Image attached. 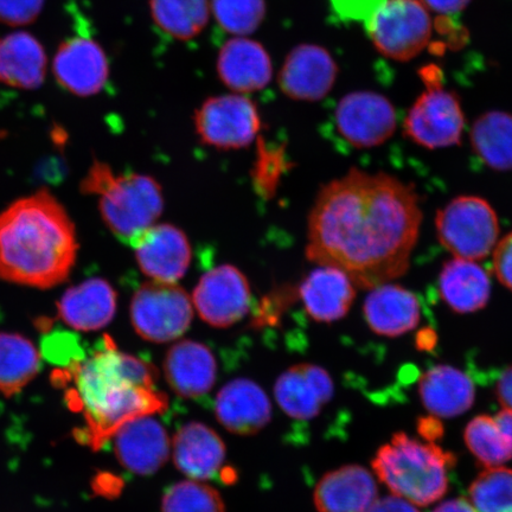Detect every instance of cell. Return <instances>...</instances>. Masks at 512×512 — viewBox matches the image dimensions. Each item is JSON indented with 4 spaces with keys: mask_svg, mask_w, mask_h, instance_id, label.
I'll return each instance as SVG.
<instances>
[{
    "mask_svg": "<svg viewBox=\"0 0 512 512\" xmlns=\"http://www.w3.org/2000/svg\"><path fill=\"white\" fill-rule=\"evenodd\" d=\"M162 512H226V505L213 486L188 478L165 492Z\"/></svg>",
    "mask_w": 512,
    "mask_h": 512,
    "instance_id": "obj_34",
    "label": "cell"
},
{
    "mask_svg": "<svg viewBox=\"0 0 512 512\" xmlns=\"http://www.w3.org/2000/svg\"><path fill=\"white\" fill-rule=\"evenodd\" d=\"M420 2L438 14L452 15L464 10L471 0H420Z\"/></svg>",
    "mask_w": 512,
    "mask_h": 512,
    "instance_id": "obj_42",
    "label": "cell"
},
{
    "mask_svg": "<svg viewBox=\"0 0 512 512\" xmlns=\"http://www.w3.org/2000/svg\"><path fill=\"white\" fill-rule=\"evenodd\" d=\"M426 91L407 113L406 137L426 149L437 150L462 143L466 120L458 96L441 85L437 67L421 70Z\"/></svg>",
    "mask_w": 512,
    "mask_h": 512,
    "instance_id": "obj_6",
    "label": "cell"
},
{
    "mask_svg": "<svg viewBox=\"0 0 512 512\" xmlns=\"http://www.w3.org/2000/svg\"><path fill=\"white\" fill-rule=\"evenodd\" d=\"M438 337L432 329H424L416 335V348L421 351H431L437 345Z\"/></svg>",
    "mask_w": 512,
    "mask_h": 512,
    "instance_id": "obj_44",
    "label": "cell"
},
{
    "mask_svg": "<svg viewBox=\"0 0 512 512\" xmlns=\"http://www.w3.org/2000/svg\"><path fill=\"white\" fill-rule=\"evenodd\" d=\"M134 331L151 343L177 341L190 328L194 305L189 294L176 283H150L140 286L130 307Z\"/></svg>",
    "mask_w": 512,
    "mask_h": 512,
    "instance_id": "obj_8",
    "label": "cell"
},
{
    "mask_svg": "<svg viewBox=\"0 0 512 512\" xmlns=\"http://www.w3.org/2000/svg\"><path fill=\"white\" fill-rule=\"evenodd\" d=\"M421 224L412 187L384 172L352 169L320 190L309 217L306 256L371 290L407 273Z\"/></svg>",
    "mask_w": 512,
    "mask_h": 512,
    "instance_id": "obj_1",
    "label": "cell"
},
{
    "mask_svg": "<svg viewBox=\"0 0 512 512\" xmlns=\"http://www.w3.org/2000/svg\"><path fill=\"white\" fill-rule=\"evenodd\" d=\"M433 512H477L470 501L465 498L451 499L440 504Z\"/></svg>",
    "mask_w": 512,
    "mask_h": 512,
    "instance_id": "obj_43",
    "label": "cell"
},
{
    "mask_svg": "<svg viewBox=\"0 0 512 512\" xmlns=\"http://www.w3.org/2000/svg\"><path fill=\"white\" fill-rule=\"evenodd\" d=\"M456 457L434 443L396 433L377 451L373 470L393 495L405 498L416 507L438 502L448 489L447 472Z\"/></svg>",
    "mask_w": 512,
    "mask_h": 512,
    "instance_id": "obj_4",
    "label": "cell"
},
{
    "mask_svg": "<svg viewBox=\"0 0 512 512\" xmlns=\"http://www.w3.org/2000/svg\"><path fill=\"white\" fill-rule=\"evenodd\" d=\"M78 238L67 210L40 190L0 211V279L41 288L69 278L78 258Z\"/></svg>",
    "mask_w": 512,
    "mask_h": 512,
    "instance_id": "obj_3",
    "label": "cell"
},
{
    "mask_svg": "<svg viewBox=\"0 0 512 512\" xmlns=\"http://www.w3.org/2000/svg\"><path fill=\"white\" fill-rule=\"evenodd\" d=\"M467 448L486 467L502 466L512 459V411L478 415L464 432Z\"/></svg>",
    "mask_w": 512,
    "mask_h": 512,
    "instance_id": "obj_29",
    "label": "cell"
},
{
    "mask_svg": "<svg viewBox=\"0 0 512 512\" xmlns=\"http://www.w3.org/2000/svg\"><path fill=\"white\" fill-rule=\"evenodd\" d=\"M368 512H420L416 505L406 501L405 498L392 495L383 498H377L371 505Z\"/></svg>",
    "mask_w": 512,
    "mask_h": 512,
    "instance_id": "obj_39",
    "label": "cell"
},
{
    "mask_svg": "<svg viewBox=\"0 0 512 512\" xmlns=\"http://www.w3.org/2000/svg\"><path fill=\"white\" fill-rule=\"evenodd\" d=\"M118 296L108 281L92 278L68 288L57 303L64 324L81 332L106 328L117 312Z\"/></svg>",
    "mask_w": 512,
    "mask_h": 512,
    "instance_id": "obj_24",
    "label": "cell"
},
{
    "mask_svg": "<svg viewBox=\"0 0 512 512\" xmlns=\"http://www.w3.org/2000/svg\"><path fill=\"white\" fill-rule=\"evenodd\" d=\"M363 313L376 335L399 337L418 326L421 304L412 291L387 283L371 288L364 300Z\"/></svg>",
    "mask_w": 512,
    "mask_h": 512,
    "instance_id": "obj_25",
    "label": "cell"
},
{
    "mask_svg": "<svg viewBox=\"0 0 512 512\" xmlns=\"http://www.w3.org/2000/svg\"><path fill=\"white\" fill-rule=\"evenodd\" d=\"M299 297L315 322L335 323L348 315L356 299V286L339 268L318 266L300 284Z\"/></svg>",
    "mask_w": 512,
    "mask_h": 512,
    "instance_id": "obj_22",
    "label": "cell"
},
{
    "mask_svg": "<svg viewBox=\"0 0 512 512\" xmlns=\"http://www.w3.org/2000/svg\"><path fill=\"white\" fill-rule=\"evenodd\" d=\"M366 28L376 49L400 62L421 54L432 35L431 17L420 0H386Z\"/></svg>",
    "mask_w": 512,
    "mask_h": 512,
    "instance_id": "obj_9",
    "label": "cell"
},
{
    "mask_svg": "<svg viewBox=\"0 0 512 512\" xmlns=\"http://www.w3.org/2000/svg\"><path fill=\"white\" fill-rule=\"evenodd\" d=\"M216 68L224 85L240 94L261 91L273 76L271 57L265 47L246 36H235L223 44Z\"/></svg>",
    "mask_w": 512,
    "mask_h": 512,
    "instance_id": "obj_19",
    "label": "cell"
},
{
    "mask_svg": "<svg viewBox=\"0 0 512 512\" xmlns=\"http://www.w3.org/2000/svg\"><path fill=\"white\" fill-rule=\"evenodd\" d=\"M438 240L454 258L480 261L494 251L499 238L498 216L478 196H459L435 216Z\"/></svg>",
    "mask_w": 512,
    "mask_h": 512,
    "instance_id": "obj_7",
    "label": "cell"
},
{
    "mask_svg": "<svg viewBox=\"0 0 512 512\" xmlns=\"http://www.w3.org/2000/svg\"><path fill=\"white\" fill-rule=\"evenodd\" d=\"M56 380H68V405L85 420L78 438L95 451L125 422L168 408V398L156 386L155 368L120 351L107 337L100 349L70 363Z\"/></svg>",
    "mask_w": 512,
    "mask_h": 512,
    "instance_id": "obj_2",
    "label": "cell"
},
{
    "mask_svg": "<svg viewBox=\"0 0 512 512\" xmlns=\"http://www.w3.org/2000/svg\"><path fill=\"white\" fill-rule=\"evenodd\" d=\"M47 55L42 44L25 31L0 38V82L32 91L43 85Z\"/></svg>",
    "mask_w": 512,
    "mask_h": 512,
    "instance_id": "obj_28",
    "label": "cell"
},
{
    "mask_svg": "<svg viewBox=\"0 0 512 512\" xmlns=\"http://www.w3.org/2000/svg\"><path fill=\"white\" fill-rule=\"evenodd\" d=\"M495 393L502 407L512 411V364L499 377Z\"/></svg>",
    "mask_w": 512,
    "mask_h": 512,
    "instance_id": "obj_40",
    "label": "cell"
},
{
    "mask_svg": "<svg viewBox=\"0 0 512 512\" xmlns=\"http://www.w3.org/2000/svg\"><path fill=\"white\" fill-rule=\"evenodd\" d=\"M191 300L203 322L214 328H229L247 315L251 286L239 268L222 265L203 275Z\"/></svg>",
    "mask_w": 512,
    "mask_h": 512,
    "instance_id": "obj_11",
    "label": "cell"
},
{
    "mask_svg": "<svg viewBox=\"0 0 512 512\" xmlns=\"http://www.w3.org/2000/svg\"><path fill=\"white\" fill-rule=\"evenodd\" d=\"M376 499V480L360 465H345L326 473L313 492L318 512H368Z\"/></svg>",
    "mask_w": 512,
    "mask_h": 512,
    "instance_id": "obj_23",
    "label": "cell"
},
{
    "mask_svg": "<svg viewBox=\"0 0 512 512\" xmlns=\"http://www.w3.org/2000/svg\"><path fill=\"white\" fill-rule=\"evenodd\" d=\"M171 456L185 477L206 482L219 475L227 450L213 428L191 421L179 428L172 438Z\"/></svg>",
    "mask_w": 512,
    "mask_h": 512,
    "instance_id": "obj_20",
    "label": "cell"
},
{
    "mask_svg": "<svg viewBox=\"0 0 512 512\" xmlns=\"http://www.w3.org/2000/svg\"><path fill=\"white\" fill-rule=\"evenodd\" d=\"M150 10L157 27L178 41L200 35L211 12L209 0H150Z\"/></svg>",
    "mask_w": 512,
    "mask_h": 512,
    "instance_id": "obj_32",
    "label": "cell"
},
{
    "mask_svg": "<svg viewBox=\"0 0 512 512\" xmlns=\"http://www.w3.org/2000/svg\"><path fill=\"white\" fill-rule=\"evenodd\" d=\"M438 287L441 299L460 315L483 310L491 296L489 274L477 261L453 258L441 268Z\"/></svg>",
    "mask_w": 512,
    "mask_h": 512,
    "instance_id": "obj_27",
    "label": "cell"
},
{
    "mask_svg": "<svg viewBox=\"0 0 512 512\" xmlns=\"http://www.w3.org/2000/svg\"><path fill=\"white\" fill-rule=\"evenodd\" d=\"M53 70L62 88L85 98L100 93L110 76L104 49L87 37L64 41L55 55Z\"/></svg>",
    "mask_w": 512,
    "mask_h": 512,
    "instance_id": "obj_16",
    "label": "cell"
},
{
    "mask_svg": "<svg viewBox=\"0 0 512 512\" xmlns=\"http://www.w3.org/2000/svg\"><path fill=\"white\" fill-rule=\"evenodd\" d=\"M81 189L99 197V210L115 238L133 245L140 235L155 226L163 213L162 188L150 176L115 175L110 166L95 162L83 179Z\"/></svg>",
    "mask_w": 512,
    "mask_h": 512,
    "instance_id": "obj_5",
    "label": "cell"
},
{
    "mask_svg": "<svg viewBox=\"0 0 512 512\" xmlns=\"http://www.w3.org/2000/svg\"><path fill=\"white\" fill-rule=\"evenodd\" d=\"M335 120L338 133L357 149L386 143L398 126L392 102L382 94L368 91L345 95L338 102Z\"/></svg>",
    "mask_w": 512,
    "mask_h": 512,
    "instance_id": "obj_12",
    "label": "cell"
},
{
    "mask_svg": "<svg viewBox=\"0 0 512 512\" xmlns=\"http://www.w3.org/2000/svg\"><path fill=\"white\" fill-rule=\"evenodd\" d=\"M210 11L228 34L247 36L264 22L266 0H211Z\"/></svg>",
    "mask_w": 512,
    "mask_h": 512,
    "instance_id": "obj_35",
    "label": "cell"
},
{
    "mask_svg": "<svg viewBox=\"0 0 512 512\" xmlns=\"http://www.w3.org/2000/svg\"><path fill=\"white\" fill-rule=\"evenodd\" d=\"M195 127L202 143L219 150H238L254 142L261 119L251 99L229 94L204 101L195 114Z\"/></svg>",
    "mask_w": 512,
    "mask_h": 512,
    "instance_id": "obj_10",
    "label": "cell"
},
{
    "mask_svg": "<svg viewBox=\"0 0 512 512\" xmlns=\"http://www.w3.org/2000/svg\"><path fill=\"white\" fill-rule=\"evenodd\" d=\"M41 358L35 345L17 334H0V393L12 396L35 379Z\"/></svg>",
    "mask_w": 512,
    "mask_h": 512,
    "instance_id": "obj_31",
    "label": "cell"
},
{
    "mask_svg": "<svg viewBox=\"0 0 512 512\" xmlns=\"http://www.w3.org/2000/svg\"><path fill=\"white\" fill-rule=\"evenodd\" d=\"M492 265L499 283L512 292V232L498 240L492 251Z\"/></svg>",
    "mask_w": 512,
    "mask_h": 512,
    "instance_id": "obj_38",
    "label": "cell"
},
{
    "mask_svg": "<svg viewBox=\"0 0 512 512\" xmlns=\"http://www.w3.org/2000/svg\"><path fill=\"white\" fill-rule=\"evenodd\" d=\"M112 440L119 463L134 475H155L171 456L169 434L155 415L125 422L115 431Z\"/></svg>",
    "mask_w": 512,
    "mask_h": 512,
    "instance_id": "obj_13",
    "label": "cell"
},
{
    "mask_svg": "<svg viewBox=\"0 0 512 512\" xmlns=\"http://www.w3.org/2000/svg\"><path fill=\"white\" fill-rule=\"evenodd\" d=\"M46 0H0V23L23 27L35 22Z\"/></svg>",
    "mask_w": 512,
    "mask_h": 512,
    "instance_id": "obj_36",
    "label": "cell"
},
{
    "mask_svg": "<svg viewBox=\"0 0 512 512\" xmlns=\"http://www.w3.org/2000/svg\"><path fill=\"white\" fill-rule=\"evenodd\" d=\"M422 405L437 418H456L470 411L476 398V388L469 376L451 366L434 367L419 380Z\"/></svg>",
    "mask_w": 512,
    "mask_h": 512,
    "instance_id": "obj_26",
    "label": "cell"
},
{
    "mask_svg": "<svg viewBox=\"0 0 512 512\" xmlns=\"http://www.w3.org/2000/svg\"><path fill=\"white\" fill-rule=\"evenodd\" d=\"M334 392V381L328 371L312 363L288 368L274 384L275 401L294 420L315 419Z\"/></svg>",
    "mask_w": 512,
    "mask_h": 512,
    "instance_id": "obj_17",
    "label": "cell"
},
{
    "mask_svg": "<svg viewBox=\"0 0 512 512\" xmlns=\"http://www.w3.org/2000/svg\"><path fill=\"white\" fill-rule=\"evenodd\" d=\"M418 431L427 443H435L444 435L443 424L434 415L428 416V418H421L418 422Z\"/></svg>",
    "mask_w": 512,
    "mask_h": 512,
    "instance_id": "obj_41",
    "label": "cell"
},
{
    "mask_svg": "<svg viewBox=\"0 0 512 512\" xmlns=\"http://www.w3.org/2000/svg\"><path fill=\"white\" fill-rule=\"evenodd\" d=\"M163 369L172 392L183 399L201 398L215 386L216 358L213 351L200 342L185 339L172 345Z\"/></svg>",
    "mask_w": 512,
    "mask_h": 512,
    "instance_id": "obj_21",
    "label": "cell"
},
{
    "mask_svg": "<svg viewBox=\"0 0 512 512\" xmlns=\"http://www.w3.org/2000/svg\"><path fill=\"white\" fill-rule=\"evenodd\" d=\"M132 247L140 271L152 281L177 283L189 270L190 242L187 235L172 224H155L140 235Z\"/></svg>",
    "mask_w": 512,
    "mask_h": 512,
    "instance_id": "obj_15",
    "label": "cell"
},
{
    "mask_svg": "<svg viewBox=\"0 0 512 512\" xmlns=\"http://www.w3.org/2000/svg\"><path fill=\"white\" fill-rule=\"evenodd\" d=\"M473 152L495 171L512 170V114L492 111L480 115L470 132Z\"/></svg>",
    "mask_w": 512,
    "mask_h": 512,
    "instance_id": "obj_30",
    "label": "cell"
},
{
    "mask_svg": "<svg viewBox=\"0 0 512 512\" xmlns=\"http://www.w3.org/2000/svg\"><path fill=\"white\" fill-rule=\"evenodd\" d=\"M386 0H331L337 14L349 21L366 25Z\"/></svg>",
    "mask_w": 512,
    "mask_h": 512,
    "instance_id": "obj_37",
    "label": "cell"
},
{
    "mask_svg": "<svg viewBox=\"0 0 512 512\" xmlns=\"http://www.w3.org/2000/svg\"><path fill=\"white\" fill-rule=\"evenodd\" d=\"M215 414L221 426L240 437L264 430L272 419V403L258 383L235 379L216 396Z\"/></svg>",
    "mask_w": 512,
    "mask_h": 512,
    "instance_id": "obj_18",
    "label": "cell"
},
{
    "mask_svg": "<svg viewBox=\"0 0 512 512\" xmlns=\"http://www.w3.org/2000/svg\"><path fill=\"white\" fill-rule=\"evenodd\" d=\"M470 502L477 512H512V470L509 467H486L473 480Z\"/></svg>",
    "mask_w": 512,
    "mask_h": 512,
    "instance_id": "obj_33",
    "label": "cell"
},
{
    "mask_svg": "<svg viewBox=\"0 0 512 512\" xmlns=\"http://www.w3.org/2000/svg\"><path fill=\"white\" fill-rule=\"evenodd\" d=\"M337 75V63L328 50L316 44H300L287 55L278 82L288 98L312 102L331 92Z\"/></svg>",
    "mask_w": 512,
    "mask_h": 512,
    "instance_id": "obj_14",
    "label": "cell"
}]
</instances>
